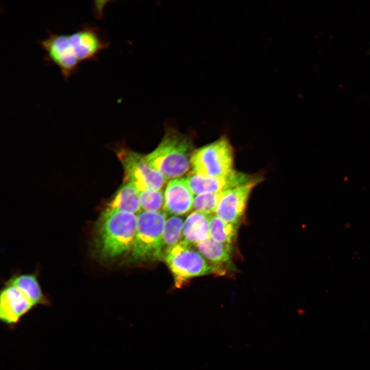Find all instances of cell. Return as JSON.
<instances>
[{"label":"cell","instance_id":"cell-1","mask_svg":"<svg viewBox=\"0 0 370 370\" xmlns=\"http://www.w3.org/2000/svg\"><path fill=\"white\" fill-rule=\"evenodd\" d=\"M48 36L38 42L45 53L46 60L58 67L67 80L78 72L81 63L96 60L110 43L98 27L84 25L71 34L48 31Z\"/></svg>","mask_w":370,"mask_h":370},{"label":"cell","instance_id":"cell-2","mask_svg":"<svg viewBox=\"0 0 370 370\" xmlns=\"http://www.w3.org/2000/svg\"><path fill=\"white\" fill-rule=\"evenodd\" d=\"M137 219L134 213L105 209L98 223L96 244L100 255L113 258L132 249Z\"/></svg>","mask_w":370,"mask_h":370},{"label":"cell","instance_id":"cell-3","mask_svg":"<svg viewBox=\"0 0 370 370\" xmlns=\"http://www.w3.org/2000/svg\"><path fill=\"white\" fill-rule=\"evenodd\" d=\"M193 144L186 136L169 132L152 152L145 156L149 165L167 179L178 177L190 167Z\"/></svg>","mask_w":370,"mask_h":370},{"label":"cell","instance_id":"cell-4","mask_svg":"<svg viewBox=\"0 0 370 370\" xmlns=\"http://www.w3.org/2000/svg\"><path fill=\"white\" fill-rule=\"evenodd\" d=\"M163 259L172 272L177 288H181L192 278L226 273L225 268L205 260L198 251L183 240L169 250Z\"/></svg>","mask_w":370,"mask_h":370},{"label":"cell","instance_id":"cell-5","mask_svg":"<svg viewBox=\"0 0 370 370\" xmlns=\"http://www.w3.org/2000/svg\"><path fill=\"white\" fill-rule=\"evenodd\" d=\"M137 217V231L131 249L132 259L144 262L163 258L162 241L166 213L143 211Z\"/></svg>","mask_w":370,"mask_h":370},{"label":"cell","instance_id":"cell-6","mask_svg":"<svg viewBox=\"0 0 370 370\" xmlns=\"http://www.w3.org/2000/svg\"><path fill=\"white\" fill-rule=\"evenodd\" d=\"M234 150L226 137L193 151L190 163L193 173L205 177H220L233 169Z\"/></svg>","mask_w":370,"mask_h":370},{"label":"cell","instance_id":"cell-7","mask_svg":"<svg viewBox=\"0 0 370 370\" xmlns=\"http://www.w3.org/2000/svg\"><path fill=\"white\" fill-rule=\"evenodd\" d=\"M117 155L124 169V183L133 186L138 193L160 190L168 180L149 165L145 156L127 149L120 150Z\"/></svg>","mask_w":370,"mask_h":370},{"label":"cell","instance_id":"cell-8","mask_svg":"<svg viewBox=\"0 0 370 370\" xmlns=\"http://www.w3.org/2000/svg\"><path fill=\"white\" fill-rule=\"evenodd\" d=\"M261 180L256 176L252 181L227 191L218 205L215 215L225 222L239 226L251 192Z\"/></svg>","mask_w":370,"mask_h":370},{"label":"cell","instance_id":"cell-9","mask_svg":"<svg viewBox=\"0 0 370 370\" xmlns=\"http://www.w3.org/2000/svg\"><path fill=\"white\" fill-rule=\"evenodd\" d=\"M255 177L234 170L220 177H205L191 172L187 179L193 193L198 195L226 192L247 183Z\"/></svg>","mask_w":370,"mask_h":370},{"label":"cell","instance_id":"cell-10","mask_svg":"<svg viewBox=\"0 0 370 370\" xmlns=\"http://www.w3.org/2000/svg\"><path fill=\"white\" fill-rule=\"evenodd\" d=\"M34 306L15 286L7 283L2 291L0 299V318L5 324L13 325Z\"/></svg>","mask_w":370,"mask_h":370},{"label":"cell","instance_id":"cell-11","mask_svg":"<svg viewBox=\"0 0 370 370\" xmlns=\"http://www.w3.org/2000/svg\"><path fill=\"white\" fill-rule=\"evenodd\" d=\"M193 194L187 178H178L171 180L164 192V210L175 215L188 213L193 206Z\"/></svg>","mask_w":370,"mask_h":370},{"label":"cell","instance_id":"cell-12","mask_svg":"<svg viewBox=\"0 0 370 370\" xmlns=\"http://www.w3.org/2000/svg\"><path fill=\"white\" fill-rule=\"evenodd\" d=\"M210 215L197 211L191 213L183 225V240L196 245L210 237Z\"/></svg>","mask_w":370,"mask_h":370},{"label":"cell","instance_id":"cell-13","mask_svg":"<svg viewBox=\"0 0 370 370\" xmlns=\"http://www.w3.org/2000/svg\"><path fill=\"white\" fill-rule=\"evenodd\" d=\"M196 246L201 255L211 263L225 269L226 267H231V245L220 243L209 237Z\"/></svg>","mask_w":370,"mask_h":370},{"label":"cell","instance_id":"cell-14","mask_svg":"<svg viewBox=\"0 0 370 370\" xmlns=\"http://www.w3.org/2000/svg\"><path fill=\"white\" fill-rule=\"evenodd\" d=\"M124 183L115 193L105 209L137 213L141 209L138 192L132 184Z\"/></svg>","mask_w":370,"mask_h":370},{"label":"cell","instance_id":"cell-15","mask_svg":"<svg viewBox=\"0 0 370 370\" xmlns=\"http://www.w3.org/2000/svg\"><path fill=\"white\" fill-rule=\"evenodd\" d=\"M8 283L18 288L34 306L39 304H48L41 287L33 274H22L12 278Z\"/></svg>","mask_w":370,"mask_h":370},{"label":"cell","instance_id":"cell-16","mask_svg":"<svg viewBox=\"0 0 370 370\" xmlns=\"http://www.w3.org/2000/svg\"><path fill=\"white\" fill-rule=\"evenodd\" d=\"M238 226L224 221L215 214L210 215L209 234L213 239L231 245L236 239Z\"/></svg>","mask_w":370,"mask_h":370},{"label":"cell","instance_id":"cell-17","mask_svg":"<svg viewBox=\"0 0 370 370\" xmlns=\"http://www.w3.org/2000/svg\"><path fill=\"white\" fill-rule=\"evenodd\" d=\"M183 225L182 219L177 216H171L166 220L162 241L163 258L166 252L179 242Z\"/></svg>","mask_w":370,"mask_h":370},{"label":"cell","instance_id":"cell-18","mask_svg":"<svg viewBox=\"0 0 370 370\" xmlns=\"http://www.w3.org/2000/svg\"><path fill=\"white\" fill-rule=\"evenodd\" d=\"M226 192L198 194L193 200V207L197 211L211 215L215 213L220 199Z\"/></svg>","mask_w":370,"mask_h":370},{"label":"cell","instance_id":"cell-19","mask_svg":"<svg viewBox=\"0 0 370 370\" xmlns=\"http://www.w3.org/2000/svg\"><path fill=\"white\" fill-rule=\"evenodd\" d=\"M141 207L145 211L159 212L164 205V196L160 190L146 189L138 193Z\"/></svg>","mask_w":370,"mask_h":370}]
</instances>
